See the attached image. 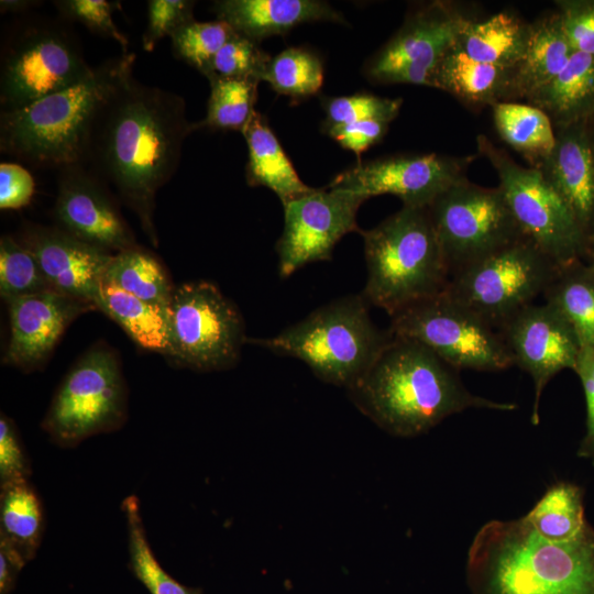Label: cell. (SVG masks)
<instances>
[{"label": "cell", "instance_id": "obj_1", "mask_svg": "<svg viewBox=\"0 0 594 594\" xmlns=\"http://www.w3.org/2000/svg\"><path fill=\"white\" fill-rule=\"evenodd\" d=\"M195 130L182 96L145 85L133 72L96 119L86 165L117 189L155 244L156 194L177 170L183 144Z\"/></svg>", "mask_w": 594, "mask_h": 594}, {"label": "cell", "instance_id": "obj_2", "mask_svg": "<svg viewBox=\"0 0 594 594\" xmlns=\"http://www.w3.org/2000/svg\"><path fill=\"white\" fill-rule=\"evenodd\" d=\"M348 391L361 413L386 432L403 438L426 433L469 408H517L514 403L471 393L458 370L421 343L395 336Z\"/></svg>", "mask_w": 594, "mask_h": 594}, {"label": "cell", "instance_id": "obj_3", "mask_svg": "<svg viewBox=\"0 0 594 594\" xmlns=\"http://www.w3.org/2000/svg\"><path fill=\"white\" fill-rule=\"evenodd\" d=\"M472 594H594V528L551 541L524 517L490 520L468 551Z\"/></svg>", "mask_w": 594, "mask_h": 594}, {"label": "cell", "instance_id": "obj_4", "mask_svg": "<svg viewBox=\"0 0 594 594\" xmlns=\"http://www.w3.org/2000/svg\"><path fill=\"white\" fill-rule=\"evenodd\" d=\"M134 62L133 53H122L68 88L0 112L1 152L36 167L86 164L96 119Z\"/></svg>", "mask_w": 594, "mask_h": 594}, {"label": "cell", "instance_id": "obj_5", "mask_svg": "<svg viewBox=\"0 0 594 594\" xmlns=\"http://www.w3.org/2000/svg\"><path fill=\"white\" fill-rule=\"evenodd\" d=\"M367 270L361 293L389 317L442 293L450 279L428 208L403 207L361 230Z\"/></svg>", "mask_w": 594, "mask_h": 594}, {"label": "cell", "instance_id": "obj_6", "mask_svg": "<svg viewBox=\"0 0 594 594\" xmlns=\"http://www.w3.org/2000/svg\"><path fill=\"white\" fill-rule=\"evenodd\" d=\"M362 294L323 305L274 337L246 343L302 361L321 381L350 388L373 365L393 339L370 317Z\"/></svg>", "mask_w": 594, "mask_h": 594}, {"label": "cell", "instance_id": "obj_7", "mask_svg": "<svg viewBox=\"0 0 594 594\" xmlns=\"http://www.w3.org/2000/svg\"><path fill=\"white\" fill-rule=\"evenodd\" d=\"M12 31L1 50V112L68 88L94 70L74 33L58 21H23Z\"/></svg>", "mask_w": 594, "mask_h": 594}, {"label": "cell", "instance_id": "obj_8", "mask_svg": "<svg viewBox=\"0 0 594 594\" xmlns=\"http://www.w3.org/2000/svg\"><path fill=\"white\" fill-rule=\"evenodd\" d=\"M128 418V392L117 354L107 345L89 349L56 389L41 428L61 448L120 429Z\"/></svg>", "mask_w": 594, "mask_h": 594}, {"label": "cell", "instance_id": "obj_9", "mask_svg": "<svg viewBox=\"0 0 594 594\" xmlns=\"http://www.w3.org/2000/svg\"><path fill=\"white\" fill-rule=\"evenodd\" d=\"M558 267L525 237L451 275L443 292L498 330L543 293Z\"/></svg>", "mask_w": 594, "mask_h": 594}, {"label": "cell", "instance_id": "obj_10", "mask_svg": "<svg viewBox=\"0 0 594 594\" xmlns=\"http://www.w3.org/2000/svg\"><path fill=\"white\" fill-rule=\"evenodd\" d=\"M167 358L198 372L233 367L248 338L237 306L212 283L190 282L175 287L167 308Z\"/></svg>", "mask_w": 594, "mask_h": 594}, {"label": "cell", "instance_id": "obj_11", "mask_svg": "<svg viewBox=\"0 0 594 594\" xmlns=\"http://www.w3.org/2000/svg\"><path fill=\"white\" fill-rule=\"evenodd\" d=\"M393 336L427 346L453 369L498 372L514 366L498 331L444 292L391 317Z\"/></svg>", "mask_w": 594, "mask_h": 594}, {"label": "cell", "instance_id": "obj_12", "mask_svg": "<svg viewBox=\"0 0 594 594\" xmlns=\"http://www.w3.org/2000/svg\"><path fill=\"white\" fill-rule=\"evenodd\" d=\"M477 153L498 177V188L521 233L559 267L585 258L576 222L537 168L518 164L486 135L476 136Z\"/></svg>", "mask_w": 594, "mask_h": 594}, {"label": "cell", "instance_id": "obj_13", "mask_svg": "<svg viewBox=\"0 0 594 594\" xmlns=\"http://www.w3.org/2000/svg\"><path fill=\"white\" fill-rule=\"evenodd\" d=\"M428 210L450 277L525 238L499 188L468 178L437 197Z\"/></svg>", "mask_w": 594, "mask_h": 594}, {"label": "cell", "instance_id": "obj_14", "mask_svg": "<svg viewBox=\"0 0 594 594\" xmlns=\"http://www.w3.org/2000/svg\"><path fill=\"white\" fill-rule=\"evenodd\" d=\"M470 14L462 4L436 0L409 12L397 32L364 65L365 76L377 84L430 87L432 70L454 44Z\"/></svg>", "mask_w": 594, "mask_h": 594}, {"label": "cell", "instance_id": "obj_15", "mask_svg": "<svg viewBox=\"0 0 594 594\" xmlns=\"http://www.w3.org/2000/svg\"><path fill=\"white\" fill-rule=\"evenodd\" d=\"M475 155L398 154L359 162L338 174L327 187L360 194L366 199L394 195L403 207L428 208L437 197L466 178Z\"/></svg>", "mask_w": 594, "mask_h": 594}, {"label": "cell", "instance_id": "obj_16", "mask_svg": "<svg viewBox=\"0 0 594 594\" xmlns=\"http://www.w3.org/2000/svg\"><path fill=\"white\" fill-rule=\"evenodd\" d=\"M365 200L360 194L326 187L283 207L284 230L276 243L280 278L310 263L330 261L345 234L360 233L356 216Z\"/></svg>", "mask_w": 594, "mask_h": 594}, {"label": "cell", "instance_id": "obj_17", "mask_svg": "<svg viewBox=\"0 0 594 594\" xmlns=\"http://www.w3.org/2000/svg\"><path fill=\"white\" fill-rule=\"evenodd\" d=\"M514 365L534 382L532 425L539 424V404L547 384L561 371L574 370L580 340L569 322L550 305H529L499 329Z\"/></svg>", "mask_w": 594, "mask_h": 594}, {"label": "cell", "instance_id": "obj_18", "mask_svg": "<svg viewBox=\"0 0 594 594\" xmlns=\"http://www.w3.org/2000/svg\"><path fill=\"white\" fill-rule=\"evenodd\" d=\"M54 215L59 229L110 253L138 246L106 182L86 164L58 169Z\"/></svg>", "mask_w": 594, "mask_h": 594}, {"label": "cell", "instance_id": "obj_19", "mask_svg": "<svg viewBox=\"0 0 594 594\" xmlns=\"http://www.w3.org/2000/svg\"><path fill=\"white\" fill-rule=\"evenodd\" d=\"M10 339L3 363L25 372L38 370L51 356L67 327L81 314L98 309L53 289L8 302Z\"/></svg>", "mask_w": 594, "mask_h": 594}, {"label": "cell", "instance_id": "obj_20", "mask_svg": "<svg viewBox=\"0 0 594 594\" xmlns=\"http://www.w3.org/2000/svg\"><path fill=\"white\" fill-rule=\"evenodd\" d=\"M18 241L33 254L51 289L96 306L99 285L113 253L58 227L33 223L23 226Z\"/></svg>", "mask_w": 594, "mask_h": 594}, {"label": "cell", "instance_id": "obj_21", "mask_svg": "<svg viewBox=\"0 0 594 594\" xmlns=\"http://www.w3.org/2000/svg\"><path fill=\"white\" fill-rule=\"evenodd\" d=\"M551 153L538 163L543 179L576 222L585 246V261L594 248V155L585 122L556 128Z\"/></svg>", "mask_w": 594, "mask_h": 594}, {"label": "cell", "instance_id": "obj_22", "mask_svg": "<svg viewBox=\"0 0 594 594\" xmlns=\"http://www.w3.org/2000/svg\"><path fill=\"white\" fill-rule=\"evenodd\" d=\"M213 9L218 20L257 43L302 23H345L341 12L319 0H221L215 2Z\"/></svg>", "mask_w": 594, "mask_h": 594}, {"label": "cell", "instance_id": "obj_23", "mask_svg": "<svg viewBox=\"0 0 594 594\" xmlns=\"http://www.w3.org/2000/svg\"><path fill=\"white\" fill-rule=\"evenodd\" d=\"M242 134L249 151L245 175L250 186L271 189L283 207L316 189L298 176L263 114L254 111Z\"/></svg>", "mask_w": 594, "mask_h": 594}, {"label": "cell", "instance_id": "obj_24", "mask_svg": "<svg viewBox=\"0 0 594 594\" xmlns=\"http://www.w3.org/2000/svg\"><path fill=\"white\" fill-rule=\"evenodd\" d=\"M510 81L512 68L474 61L452 45L436 64L430 87L477 108L509 101Z\"/></svg>", "mask_w": 594, "mask_h": 594}, {"label": "cell", "instance_id": "obj_25", "mask_svg": "<svg viewBox=\"0 0 594 594\" xmlns=\"http://www.w3.org/2000/svg\"><path fill=\"white\" fill-rule=\"evenodd\" d=\"M526 100L542 110L554 129L586 122L594 114V56L574 52L563 69Z\"/></svg>", "mask_w": 594, "mask_h": 594}, {"label": "cell", "instance_id": "obj_26", "mask_svg": "<svg viewBox=\"0 0 594 594\" xmlns=\"http://www.w3.org/2000/svg\"><path fill=\"white\" fill-rule=\"evenodd\" d=\"M557 11L530 22L521 59L512 67L509 101L524 98L556 77L574 53Z\"/></svg>", "mask_w": 594, "mask_h": 594}, {"label": "cell", "instance_id": "obj_27", "mask_svg": "<svg viewBox=\"0 0 594 594\" xmlns=\"http://www.w3.org/2000/svg\"><path fill=\"white\" fill-rule=\"evenodd\" d=\"M529 35L530 22L504 11L486 19L466 20L453 46L474 61L512 68L521 59Z\"/></svg>", "mask_w": 594, "mask_h": 594}, {"label": "cell", "instance_id": "obj_28", "mask_svg": "<svg viewBox=\"0 0 594 594\" xmlns=\"http://www.w3.org/2000/svg\"><path fill=\"white\" fill-rule=\"evenodd\" d=\"M542 295L573 328L581 346L594 348V260L558 267Z\"/></svg>", "mask_w": 594, "mask_h": 594}, {"label": "cell", "instance_id": "obj_29", "mask_svg": "<svg viewBox=\"0 0 594 594\" xmlns=\"http://www.w3.org/2000/svg\"><path fill=\"white\" fill-rule=\"evenodd\" d=\"M96 306L116 321L141 348L168 354L167 309L146 302L101 280Z\"/></svg>", "mask_w": 594, "mask_h": 594}, {"label": "cell", "instance_id": "obj_30", "mask_svg": "<svg viewBox=\"0 0 594 594\" xmlns=\"http://www.w3.org/2000/svg\"><path fill=\"white\" fill-rule=\"evenodd\" d=\"M44 526L43 503L30 479L0 485V538L26 562L36 556Z\"/></svg>", "mask_w": 594, "mask_h": 594}, {"label": "cell", "instance_id": "obj_31", "mask_svg": "<svg viewBox=\"0 0 594 594\" xmlns=\"http://www.w3.org/2000/svg\"><path fill=\"white\" fill-rule=\"evenodd\" d=\"M499 138L535 167L554 147L556 133L550 118L529 103L502 101L492 107Z\"/></svg>", "mask_w": 594, "mask_h": 594}, {"label": "cell", "instance_id": "obj_32", "mask_svg": "<svg viewBox=\"0 0 594 594\" xmlns=\"http://www.w3.org/2000/svg\"><path fill=\"white\" fill-rule=\"evenodd\" d=\"M102 280L164 309L175 289L158 261L139 246L113 254Z\"/></svg>", "mask_w": 594, "mask_h": 594}, {"label": "cell", "instance_id": "obj_33", "mask_svg": "<svg viewBox=\"0 0 594 594\" xmlns=\"http://www.w3.org/2000/svg\"><path fill=\"white\" fill-rule=\"evenodd\" d=\"M583 490L571 482L552 484L525 516L532 529L551 541L575 537L588 522Z\"/></svg>", "mask_w": 594, "mask_h": 594}, {"label": "cell", "instance_id": "obj_34", "mask_svg": "<svg viewBox=\"0 0 594 594\" xmlns=\"http://www.w3.org/2000/svg\"><path fill=\"white\" fill-rule=\"evenodd\" d=\"M121 509L127 521L129 566L147 591L151 594H201L199 588L177 582L161 566L146 537L138 496L125 497Z\"/></svg>", "mask_w": 594, "mask_h": 594}, {"label": "cell", "instance_id": "obj_35", "mask_svg": "<svg viewBox=\"0 0 594 594\" xmlns=\"http://www.w3.org/2000/svg\"><path fill=\"white\" fill-rule=\"evenodd\" d=\"M207 114L197 129L241 131L254 113L257 97L256 78L213 77L209 79Z\"/></svg>", "mask_w": 594, "mask_h": 594}, {"label": "cell", "instance_id": "obj_36", "mask_svg": "<svg viewBox=\"0 0 594 594\" xmlns=\"http://www.w3.org/2000/svg\"><path fill=\"white\" fill-rule=\"evenodd\" d=\"M263 81L278 95L293 101L319 92L323 84V65L318 55L302 47H288L272 57Z\"/></svg>", "mask_w": 594, "mask_h": 594}, {"label": "cell", "instance_id": "obj_37", "mask_svg": "<svg viewBox=\"0 0 594 594\" xmlns=\"http://www.w3.org/2000/svg\"><path fill=\"white\" fill-rule=\"evenodd\" d=\"M235 33L224 21L199 22L194 19L169 38L175 56L206 76L213 57Z\"/></svg>", "mask_w": 594, "mask_h": 594}, {"label": "cell", "instance_id": "obj_38", "mask_svg": "<svg viewBox=\"0 0 594 594\" xmlns=\"http://www.w3.org/2000/svg\"><path fill=\"white\" fill-rule=\"evenodd\" d=\"M51 289L35 257L18 239L0 240V294L9 300Z\"/></svg>", "mask_w": 594, "mask_h": 594}, {"label": "cell", "instance_id": "obj_39", "mask_svg": "<svg viewBox=\"0 0 594 594\" xmlns=\"http://www.w3.org/2000/svg\"><path fill=\"white\" fill-rule=\"evenodd\" d=\"M402 105V98H383L369 92L328 98L323 102V131L365 120L389 123L398 116Z\"/></svg>", "mask_w": 594, "mask_h": 594}, {"label": "cell", "instance_id": "obj_40", "mask_svg": "<svg viewBox=\"0 0 594 594\" xmlns=\"http://www.w3.org/2000/svg\"><path fill=\"white\" fill-rule=\"evenodd\" d=\"M272 57L258 43L235 33L213 57L208 80L213 77L256 78L263 81Z\"/></svg>", "mask_w": 594, "mask_h": 594}, {"label": "cell", "instance_id": "obj_41", "mask_svg": "<svg viewBox=\"0 0 594 594\" xmlns=\"http://www.w3.org/2000/svg\"><path fill=\"white\" fill-rule=\"evenodd\" d=\"M59 14L68 21L78 22L90 32L116 41L128 53L129 40L113 20L120 4L107 0H57L53 2Z\"/></svg>", "mask_w": 594, "mask_h": 594}, {"label": "cell", "instance_id": "obj_42", "mask_svg": "<svg viewBox=\"0 0 594 594\" xmlns=\"http://www.w3.org/2000/svg\"><path fill=\"white\" fill-rule=\"evenodd\" d=\"M195 1L148 0L147 22L142 35V47L152 52L161 40L170 37L180 26L194 20Z\"/></svg>", "mask_w": 594, "mask_h": 594}, {"label": "cell", "instance_id": "obj_43", "mask_svg": "<svg viewBox=\"0 0 594 594\" xmlns=\"http://www.w3.org/2000/svg\"><path fill=\"white\" fill-rule=\"evenodd\" d=\"M554 3L574 51L594 56V0H557Z\"/></svg>", "mask_w": 594, "mask_h": 594}, {"label": "cell", "instance_id": "obj_44", "mask_svg": "<svg viewBox=\"0 0 594 594\" xmlns=\"http://www.w3.org/2000/svg\"><path fill=\"white\" fill-rule=\"evenodd\" d=\"M31 462L19 437L14 422L4 414L0 416V485L30 479Z\"/></svg>", "mask_w": 594, "mask_h": 594}, {"label": "cell", "instance_id": "obj_45", "mask_svg": "<svg viewBox=\"0 0 594 594\" xmlns=\"http://www.w3.org/2000/svg\"><path fill=\"white\" fill-rule=\"evenodd\" d=\"M32 174L21 164H0V209H20L26 206L34 194Z\"/></svg>", "mask_w": 594, "mask_h": 594}, {"label": "cell", "instance_id": "obj_46", "mask_svg": "<svg viewBox=\"0 0 594 594\" xmlns=\"http://www.w3.org/2000/svg\"><path fill=\"white\" fill-rule=\"evenodd\" d=\"M573 371L581 381L586 404V432L578 455L590 460L594 465V348H581Z\"/></svg>", "mask_w": 594, "mask_h": 594}, {"label": "cell", "instance_id": "obj_47", "mask_svg": "<svg viewBox=\"0 0 594 594\" xmlns=\"http://www.w3.org/2000/svg\"><path fill=\"white\" fill-rule=\"evenodd\" d=\"M388 124L377 120H365L337 125L324 130V132L343 148L350 150L356 156H360L361 153L384 138L388 130Z\"/></svg>", "mask_w": 594, "mask_h": 594}, {"label": "cell", "instance_id": "obj_48", "mask_svg": "<svg viewBox=\"0 0 594 594\" xmlns=\"http://www.w3.org/2000/svg\"><path fill=\"white\" fill-rule=\"evenodd\" d=\"M25 559L6 540L0 538V594H9Z\"/></svg>", "mask_w": 594, "mask_h": 594}, {"label": "cell", "instance_id": "obj_49", "mask_svg": "<svg viewBox=\"0 0 594 594\" xmlns=\"http://www.w3.org/2000/svg\"><path fill=\"white\" fill-rule=\"evenodd\" d=\"M37 1L30 0H1L0 11L1 13H23L37 6Z\"/></svg>", "mask_w": 594, "mask_h": 594}, {"label": "cell", "instance_id": "obj_50", "mask_svg": "<svg viewBox=\"0 0 594 594\" xmlns=\"http://www.w3.org/2000/svg\"><path fill=\"white\" fill-rule=\"evenodd\" d=\"M585 129H586L587 138L592 147V152L594 155V114L585 122ZM593 260H594V248L587 261H593Z\"/></svg>", "mask_w": 594, "mask_h": 594}]
</instances>
